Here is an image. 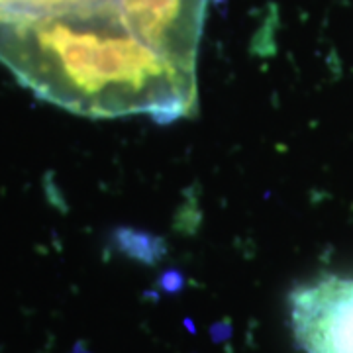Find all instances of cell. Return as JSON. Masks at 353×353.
I'll return each instance as SVG.
<instances>
[{
  "instance_id": "obj_2",
  "label": "cell",
  "mask_w": 353,
  "mask_h": 353,
  "mask_svg": "<svg viewBox=\"0 0 353 353\" xmlns=\"http://www.w3.org/2000/svg\"><path fill=\"white\" fill-rule=\"evenodd\" d=\"M290 326L306 353H353V277H326L290 292Z\"/></svg>"
},
{
  "instance_id": "obj_1",
  "label": "cell",
  "mask_w": 353,
  "mask_h": 353,
  "mask_svg": "<svg viewBox=\"0 0 353 353\" xmlns=\"http://www.w3.org/2000/svg\"><path fill=\"white\" fill-rule=\"evenodd\" d=\"M208 0H0V63L41 101L87 118L196 108Z\"/></svg>"
}]
</instances>
